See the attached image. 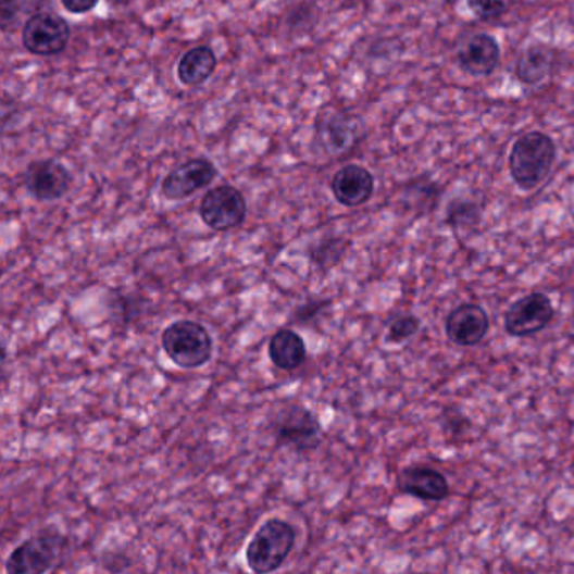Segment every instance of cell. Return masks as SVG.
I'll use <instances>...</instances> for the list:
<instances>
[{
	"mask_svg": "<svg viewBox=\"0 0 574 574\" xmlns=\"http://www.w3.org/2000/svg\"><path fill=\"white\" fill-rule=\"evenodd\" d=\"M20 2L17 0H2V26L8 27L9 21L14 20L17 15Z\"/></svg>",
	"mask_w": 574,
	"mask_h": 574,
	"instance_id": "cell-25",
	"label": "cell"
},
{
	"mask_svg": "<svg viewBox=\"0 0 574 574\" xmlns=\"http://www.w3.org/2000/svg\"><path fill=\"white\" fill-rule=\"evenodd\" d=\"M399 490L426 502H440L450 496V484L432 466H408L398 477Z\"/></svg>",
	"mask_w": 574,
	"mask_h": 574,
	"instance_id": "cell-12",
	"label": "cell"
},
{
	"mask_svg": "<svg viewBox=\"0 0 574 574\" xmlns=\"http://www.w3.org/2000/svg\"><path fill=\"white\" fill-rule=\"evenodd\" d=\"M66 549V537L60 533H42L30 537L9 554V574H39L54 570Z\"/></svg>",
	"mask_w": 574,
	"mask_h": 574,
	"instance_id": "cell-5",
	"label": "cell"
},
{
	"mask_svg": "<svg viewBox=\"0 0 574 574\" xmlns=\"http://www.w3.org/2000/svg\"><path fill=\"white\" fill-rule=\"evenodd\" d=\"M551 299L542 291H533L515 300L503 315L506 333L512 337H531L541 333L554 319Z\"/></svg>",
	"mask_w": 574,
	"mask_h": 574,
	"instance_id": "cell-8",
	"label": "cell"
},
{
	"mask_svg": "<svg viewBox=\"0 0 574 574\" xmlns=\"http://www.w3.org/2000/svg\"><path fill=\"white\" fill-rule=\"evenodd\" d=\"M24 184L36 201H58L72 189L73 176L61 162L46 159L27 167Z\"/></svg>",
	"mask_w": 574,
	"mask_h": 574,
	"instance_id": "cell-9",
	"label": "cell"
},
{
	"mask_svg": "<svg viewBox=\"0 0 574 574\" xmlns=\"http://www.w3.org/2000/svg\"><path fill=\"white\" fill-rule=\"evenodd\" d=\"M478 223H481V209L474 201L456 199L448 204L447 224L450 228L459 232V229L475 228Z\"/></svg>",
	"mask_w": 574,
	"mask_h": 574,
	"instance_id": "cell-20",
	"label": "cell"
},
{
	"mask_svg": "<svg viewBox=\"0 0 574 574\" xmlns=\"http://www.w3.org/2000/svg\"><path fill=\"white\" fill-rule=\"evenodd\" d=\"M420 319L414 315H399L395 321L389 324L388 328V342L391 344H403L408 339L414 336L420 330Z\"/></svg>",
	"mask_w": 574,
	"mask_h": 574,
	"instance_id": "cell-22",
	"label": "cell"
},
{
	"mask_svg": "<svg viewBox=\"0 0 574 574\" xmlns=\"http://www.w3.org/2000/svg\"><path fill=\"white\" fill-rule=\"evenodd\" d=\"M554 161V140L542 132H527L512 146L509 171L519 189L534 190L548 179Z\"/></svg>",
	"mask_w": 574,
	"mask_h": 574,
	"instance_id": "cell-1",
	"label": "cell"
},
{
	"mask_svg": "<svg viewBox=\"0 0 574 574\" xmlns=\"http://www.w3.org/2000/svg\"><path fill=\"white\" fill-rule=\"evenodd\" d=\"M162 347L174 364L196 370L213 358V339L204 325L195 321H177L162 333Z\"/></svg>",
	"mask_w": 574,
	"mask_h": 574,
	"instance_id": "cell-4",
	"label": "cell"
},
{
	"mask_svg": "<svg viewBox=\"0 0 574 574\" xmlns=\"http://www.w3.org/2000/svg\"><path fill=\"white\" fill-rule=\"evenodd\" d=\"M330 189L339 204L346 208H359L373 198L374 177L361 165H346L333 177Z\"/></svg>",
	"mask_w": 574,
	"mask_h": 574,
	"instance_id": "cell-13",
	"label": "cell"
},
{
	"mask_svg": "<svg viewBox=\"0 0 574 574\" xmlns=\"http://www.w3.org/2000/svg\"><path fill=\"white\" fill-rule=\"evenodd\" d=\"M269 355L278 370L294 371L305 362L307 346L300 334L280 328L270 339Z\"/></svg>",
	"mask_w": 574,
	"mask_h": 574,
	"instance_id": "cell-16",
	"label": "cell"
},
{
	"mask_svg": "<svg viewBox=\"0 0 574 574\" xmlns=\"http://www.w3.org/2000/svg\"><path fill=\"white\" fill-rule=\"evenodd\" d=\"M199 216L214 232H229L247 220V201L236 187L223 184L205 192Z\"/></svg>",
	"mask_w": 574,
	"mask_h": 574,
	"instance_id": "cell-6",
	"label": "cell"
},
{
	"mask_svg": "<svg viewBox=\"0 0 574 574\" xmlns=\"http://www.w3.org/2000/svg\"><path fill=\"white\" fill-rule=\"evenodd\" d=\"M100 0H61V4L72 14H86L93 11Z\"/></svg>",
	"mask_w": 574,
	"mask_h": 574,
	"instance_id": "cell-24",
	"label": "cell"
},
{
	"mask_svg": "<svg viewBox=\"0 0 574 574\" xmlns=\"http://www.w3.org/2000/svg\"><path fill=\"white\" fill-rule=\"evenodd\" d=\"M317 138L325 152H347L354 146L358 128L351 116L342 112L328 113L319 120Z\"/></svg>",
	"mask_w": 574,
	"mask_h": 574,
	"instance_id": "cell-15",
	"label": "cell"
},
{
	"mask_svg": "<svg viewBox=\"0 0 574 574\" xmlns=\"http://www.w3.org/2000/svg\"><path fill=\"white\" fill-rule=\"evenodd\" d=\"M349 245L351 242L347 241L346 238L322 239L315 247L310 248V261L321 270L334 269L346 257Z\"/></svg>",
	"mask_w": 574,
	"mask_h": 574,
	"instance_id": "cell-19",
	"label": "cell"
},
{
	"mask_svg": "<svg viewBox=\"0 0 574 574\" xmlns=\"http://www.w3.org/2000/svg\"><path fill=\"white\" fill-rule=\"evenodd\" d=\"M216 176V165L209 159H190L169 172L167 177L162 180V195L171 201H183L208 187Z\"/></svg>",
	"mask_w": 574,
	"mask_h": 574,
	"instance_id": "cell-10",
	"label": "cell"
},
{
	"mask_svg": "<svg viewBox=\"0 0 574 574\" xmlns=\"http://www.w3.org/2000/svg\"><path fill=\"white\" fill-rule=\"evenodd\" d=\"M328 305H330V302H328V300H307L305 303H302V305H299L297 307V309H295L294 315H291L290 321L294 322V324H310V322H312L313 319H317L319 315H321L322 310L327 309Z\"/></svg>",
	"mask_w": 574,
	"mask_h": 574,
	"instance_id": "cell-23",
	"label": "cell"
},
{
	"mask_svg": "<svg viewBox=\"0 0 574 574\" xmlns=\"http://www.w3.org/2000/svg\"><path fill=\"white\" fill-rule=\"evenodd\" d=\"M470 11L475 17L485 23L499 20L503 14H508L509 9L514 4V0H466Z\"/></svg>",
	"mask_w": 574,
	"mask_h": 574,
	"instance_id": "cell-21",
	"label": "cell"
},
{
	"mask_svg": "<svg viewBox=\"0 0 574 574\" xmlns=\"http://www.w3.org/2000/svg\"><path fill=\"white\" fill-rule=\"evenodd\" d=\"M554 52L546 46L536 45L527 48L515 63V78L524 85H539L551 75L554 67Z\"/></svg>",
	"mask_w": 574,
	"mask_h": 574,
	"instance_id": "cell-18",
	"label": "cell"
},
{
	"mask_svg": "<svg viewBox=\"0 0 574 574\" xmlns=\"http://www.w3.org/2000/svg\"><path fill=\"white\" fill-rule=\"evenodd\" d=\"M499 42L489 34H477L460 49L459 64L472 76H489L499 66Z\"/></svg>",
	"mask_w": 574,
	"mask_h": 574,
	"instance_id": "cell-14",
	"label": "cell"
},
{
	"mask_svg": "<svg viewBox=\"0 0 574 574\" xmlns=\"http://www.w3.org/2000/svg\"><path fill=\"white\" fill-rule=\"evenodd\" d=\"M295 539L297 533L291 524L282 519H270L251 537L247 548L248 566L253 573H273L287 561Z\"/></svg>",
	"mask_w": 574,
	"mask_h": 574,
	"instance_id": "cell-3",
	"label": "cell"
},
{
	"mask_svg": "<svg viewBox=\"0 0 574 574\" xmlns=\"http://www.w3.org/2000/svg\"><path fill=\"white\" fill-rule=\"evenodd\" d=\"M270 429L276 445L290 448L297 453L317 450L324 438L319 417L309 408L295 401L284 404L280 411H276L270 423Z\"/></svg>",
	"mask_w": 574,
	"mask_h": 574,
	"instance_id": "cell-2",
	"label": "cell"
},
{
	"mask_svg": "<svg viewBox=\"0 0 574 574\" xmlns=\"http://www.w3.org/2000/svg\"><path fill=\"white\" fill-rule=\"evenodd\" d=\"M217 60L213 49L198 46L187 51L177 64V78L184 86H201L216 72Z\"/></svg>",
	"mask_w": 574,
	"mask_h": 574,
	"instance_id": "cell-17",
	"label": "cell"
},
{
	"mask_svg": "<svg viewBox=\"0 0 574 574\" xmlns=\"http://www.w3.org/2000/svg\"><path fill=\"white\" fill-rule=\"evenodd\" d=\"M445 330L448 339L457 346L474 347L489 334L490 319L484 307L462 303L448 313Z\"/></svg>",
	"mask_w": 574,
	"mask_h": 574,
	"instance_id": "cell-11",
	"label": "cell"
},
{
	"mask_svg": "<svg viewBox=\"0 0 574 574\" xmlns=\"http://www.w3.org/2000/svg\"><path fill=\"white\" fill-rule=\"evenodd\" d=\"M70 39H72V29L61 15L39 12L30 15L24 24V48L36 57L60 54L70 45Z\"/></svg>",
	"mask_w": 574,
	"mask_h": 574,
	"instance_id": "cell-7",
	"label": "cell"
}]
</instances>
